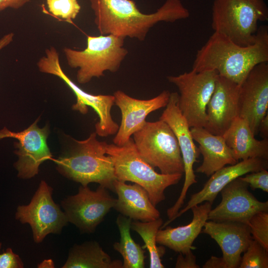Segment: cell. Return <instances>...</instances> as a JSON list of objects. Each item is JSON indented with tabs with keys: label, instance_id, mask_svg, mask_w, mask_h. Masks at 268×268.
Masks as SVG:
<instances>
[{
	"label": "cell",
	"instance_id": "30",
	"mask_svg": "<svg viewBox=\"0 0 268 268\" xmlns=\"http://www.w3.org/2000/svg\"><path fill=\"white\" fill-rule=\"evenodd\" d=\"M240 179L248 184L253 190L260 189L265 192H268V171L267 169H262L245 174Z\"/></svg>",
	"mask_w": 268,
	"mask_h": 268
},
{
	"label": "cell",
	"instance_id": "23",
	"mask_svg": "<svg viewBox=\"0 0 268 268\" xmlns=\"http://www.w3.org/2000/svg\"><path fill=\"white\" fill-rule=\"evenodd\" d=\"M222 135L237 161L253 158L268 159V138L257 139L246 120L237 117Z\"/></svg>",
	"mask_w": 268,
	"mask_h": 268
},
{
	"label": "cell",
	"instance_id": "20",
	"mask_svg": "<svg viewBox=\"0 0 268 268\" xmlns=\"http://www.w3.org/2000/svg\"><path fill=\"white\" fill-rule=\"evenodd\" d=\"M113 188L118 196L113 208L121 214L143 222L160 217V212L150 201L147 191L140 185L127 184L116 179Z\"/></svg>",
	"mask_w": 268,
	"mask_h": 268
},
{
	"label": "cell",
	"instance_id": "29",
	"mask_svg": "<svg viewBox=\"0 0 268 268\" xmlns=\"http://www.w3.org/2000/svg\"><path fill=\"white\" fill-rule=\"evenodd\" d=\"M247 225L253 239L268 251V212L256 213L249 219Z\"/></svg>",
	"mask_w": 268,
	"mask_h": 268
},
{
	"label": "cell",
	"instance_id": "4",
	"mask_svg": "<svg viewBox=\"0 0 268 268\" xmlns=\"http://www.w3.org/2000/svg\"><path fill=\"white\" fill-rule=\"evenodd\" d=\"M106 150L112 160L116 179L130 181L143 187L155 206L165 199V190L178 183L182 177L183 174L156 172L139 155L132 138L121 146L107 143Z\"/></svg>",
	"mask_w": 268,
	"mask_h": 268
},
{
	"label": "cell",
	"instance_id": "37",
	"mask_svg": "<svg viewBox=\"0 0 268 268\" xmlns=\"http://www.w3.org/2000/svg\"><path fill=\"white\" fill-rule=\"evenodd\" d=\"M1 247H2V243L0 242V251L1 249Z\"/></svg>",
	"mask_w": 268,
	"mask_h": 268
},
{
	"label": "cell",
	"instance_id": "9",
	"mask_svg": "<svg viewBox=\"0 0 268 268\" xmlns=\"http://www.w3.org/2000/svg\"><path fill=\"white\" fill-rule=\"evenodd\" d=\"M218 75L215 70H192L177 76H167L168 80L179 90L178 105L190 128L205 127L207 106Z\"/></svg>",
	"mask_w": 268,
	"mask_h": 268
},
{
	"label": "cell",
	"instance_id": "11",
	"mask_svg": "<svg viewBox=\"0 0 268 268\" xmlns=\"http://www.w3.org/2000/svg\"><path fill=\"white\" fill-rule=\"evenodd\" d=\"M101 186L95 191L88 186H81L78 193L61 201V206L68 222L81 233H91L113 208L116 199Z\"/></svg>",
	"mask_w": 268,
	"mask_h": 268
},
{
	"label": "cell",
	"instance_id": "10",
	"mask_svg": "<svg viewBox=\"0 0 268 268\" xmlns=\"http://www.w3.org/2000/svg\"><path fill=\"white\" fill-rule=\"evenodd\" d=\"M52 193V188L42 180L29 203L16 209L15 219L30 226L36 243L50 234H60L68 222L64 211L53 200Z\"/></svg>",
	"mask_w": 268,
	"mask_h": 268
},
{
	"label": "cell",
	"instance_id": "32",
	"mask_svg": "<svg viewBox=\"0 0 268 268\" xmlns=\"http://www.w3.org/2000/svg\"><path fill=\"white\" fill-rule=\"evenodd\" d=\"M176 268H199L196 263V257L190 250L185 254L180 253L177 257Z\"/></svg>",
	"mask_w": 268,
	"mask_h": 268
},
{
	"label": "cell",
	"instance_id": "31",
	"mask_svg": "<svg viewBox=\"0 0 268 268\" xmlns=\"http://www.w3.org/2000/svg\"><path fill=\"white\" fill-rule=\"evenodd\" d=\"M23 263L18 255L11 248H7L0 254V268H23Z\"/></svg>",
	"mask_w": 268,
	"mask_h": 268
},
{
	"label": "cell",
	"instance_id": "1",
	"mask_svg": "<svg viewBox=\"0 0 268 268\" xmlns=\"http://www.w3.org/2000/svg\"><path fill=\"white\" fill-rule=\"evenodd\" d=\"M94 23L100 35L145 40L150 29L159 22H174L190 16L181 0H166L152 13L145 14L132 0H89Z\"/></svg>",
	"mask_w": 268,
	"mask_h": 268
},
{
	"label": "cell",
	"instance_id": "19",
	"mask_svg": "<svg viewBox=\"0 0 268 268\" xmlns=\"http://www.w3.org/2000/svg\"><path fill=\"white\" fill-rule=\"evenodd\" d=\"M201 233L214 239L222 252L227 268H239L241 254L253 239L248 225L235 221H206Z\"/></svg>",
	"mask_w": 268,
	"mask_h": 268
},
{
	"label": "cell",
	"instance_id": "2",
	"mask_svg": "<svg viewBox=\"0 0 268 268\" xmlns=\"http://www.w3.org/2000/svg\"><path fill=\"white\" fill-rule=\"evenodd\" d=\"M268 62V27H259L255 42L239 45L216 32L198 51L192 70H215L219 76L241 85L257 65Z\"/></svg>",
	"mask_w": 268,
	"mask_h": 268
},
{
	"label": "cell",
	"instance_id": "24",
	"mask_svg": "<svg viewBox=\"0 0 268 268\" xmlns=\"http://www.w3.org/2000/svg\"><path fill=\"white\" fill-rule=\"evenodd\" d=\"M63 268H123V262L113 260L96 241L74 245Z\"/></svg>",
	"mask_w": 268,
	"mask_h": 268
},
{
	"label": "cell",
	"instance_id": "12",
	"mask_svg": "<svg viewBox=\"0 0 268 268\" xmlns=\"http://www.w3.org/2000/svg\"><path fill=\"white\" fill-rule=\"evenodd\" d=\"M179 94L170 93L166 108L159 118L171 128L177 139L182 156L185 173V181L180 195L174 204L167 210L168 219L174 216L184 203L190 187L197 182L193 166L199 162L201 154L193 138L191 128L182 114L178 105Z\"/></svg>",
	"mask_w": 268,
	"mask_h": 268
},
{
	"label": "cell",
	"instance_id": "3",
	"mask_svg": "<svg viewBox=\"0 0 268 268\" xmlns=\"http://www.w3.org/2000/svg\"><path fill=\"white\" fill-rule=\"evenodd\" d=\"M96 135L94 132L85 140H74L75 147L53 160L60 173L81 186L96 183L114 191L116 178L112 160L106 155L107 143L98 141Z\"/></svg>",
	"mask_w": 268,
	"mask_h": 268
},
{
	"label": "cell",
	"instance_id": "36",
	"mask_svg": "<svg viewBox=\"0 0 268 268\" xmlns=\"http://www.w3.org/2000/svg\"><path fill=\"white\" fill-rule=\"evenodd\" d=\"M14 35V34L11 32L5 34L0 39V51L12 42Z\"/></svg>",
	"mask_w": 268,
	"mask_h": 268
},
{
	"label": "cell",
	"instance_id": "7",
	"mask_svg": "<svg viewBox=\"0 0 268 268\" xmlns=\"http://www.w3.org/2000/svg\"><path fill=\"white\" fill-rule=\"evenodd\" d=\"M139 155L163 174L184 173V166L176 137L169 126L160 120L146 122L133 134Z\"/></svg>",
	"mask_w": 268,
	"mask_h": 268
},
{
	"label": "cell",
	"instance_id": "26",
	"mask_svg": "<svg viewBox=\"0 0 268 268\" xmlns=\"http://www.w3.org/2000/svg\"><path fill=\"white\" fill-rule=\"evenodd\" d=\"M163 224V220L160 217L149 221L134 220L131 222V228L140 236L144 242L142 247L146 249L149 252L150 268H164L161 258L165 249L164 247H158L156 241L157 232Z\"/></svg>",
	"mask_w": 268,
	"mask_h": 268
},
{
	"label": "cell",
	"instance_id": "25",
	"mask_svg": "<svg viewBox=\"0 0 268 268\" xmlns=\"http://www.w3.org/2000/svg\"><path fill=\"white\" fill-rule=\"evenodd\" d=\"M132 221L131 218L122 214L118 216L116 223L120 234V240L113 244V248L123 258V268H143L145 251L131 236Z\"/></svg>",
	"mask_w": 268,
	"mask_h": 268
},
{
	"label": "cell",
	"instance_id": "13",
	"mask_svg": "<svg viewBox=\"0 0 268 268\" xmlns=\"http://www.w3.org/2000/svg\"><path fill=\"white\" fill-rule=\"evenodd\" d=\"M37 119L26 129L19 132H12L6 128L0 131V139L11 137L17 139L15 153L18 160L15 163L19 178L29 179L39 172L40 165L47 160H53L52 154L47 145L49 128H40Z\"/></svg>",
	"mask_w": 268,
	"mask_h": 268
},
{
	"label": "cell",
	"instance_id": "16",
	"mask_svg": "<svg viewBox=\"0 0 268 268\" xmlns=\"http://www.w3.org/2000/svg\"><path fill=\"white\" fill-rule=\"evenodd\" d=\"M170 93L168 90H164L154 98L140 100L120 90L116 91L113 94L114 102L121 111L122 120L113 140L114 144L121 146L126 143L134 134L144 126L150 113L166 106Z\"/></svg>",
	"mask_w": 268,
	"mask_h": 268
},
{
	"label": "cell",
	"instance_id": "18",
	"mask_svg": "<svg viewBox=\"0 0 268 268\" xmlns=\"http://www.w3.org/2000/svg\"><path fill=\"white\" fill-rule=\"evenodd\" d=\"M268 167V160L253 158L242 160L218 170L210 176L201 191L192 195L186 206L163 223L160 229L165 228L196 205L204 201L212 204L218 193L234 179L249 173L267 169Z\"/></svg>",
	"mask_w": 268,
	"mask_h": 268
},
{
	"label": "cell",
	"instance_id": "27",
	"mask_svg": "<svg viewBox=\"0 0 268 268\" xmlns=\"http://www.w3.org/2000/svg\"><path fill=\"white\" fill-rule=\"evenodd\" d=\"M259 243L252 239L241 257L239 268H268V253Z\"/></svg>",
	"mask_w": 268,
	"mask_h": 268
},
{
	"label": "cell",
	"instance_id": "15",
	"mask_svg": "<svg viewBox=\"0 0 268 268\" xmlns=\"http://www.w3.org/2000/svg\"><path fill=\"white\" fill-rule=\"evenodd\" d=\"M268 109V64L255 66L240 85L238 117L246 120L255 135Z\"/></svg>",
	"mask_w": 268,
	"mask_h": 268
},
{
	"label": "cell",
	"instance_id": "14",
	"mask_svg": "<svg viewBox=\"0 0 268 268\" xmlns=\"http://www.w3.org/2000/svg\"><path fill=\"white\" fill-rule=\"evenodd\" d=\"M249 185L240 177L220 192L221 201L208 215V220L235 221L247 224L251 217L260 211H268V201H259L248 190Z\"/></svg>",
	"mask_w": 268,
	"mask_h": 268
},
{
	"label": "cell",
	"instance_id": "22",
	"mask_svg": "<svg viewBox=\"0 0 268 268\" xmlns=\"http://www.w3.org/2000/svg\"><path fill=\"white\" fill-rule=\"evenodd\" d=\"M191 132L203 157L202 163L196 169V172L209 177L226 165L238 162L222 135L212 134L204 127H192Z\"/></svg>",
	"mask_w": 268,
	"mask_h": 268
},
{
	"label": "cell",
	"instance_id": "8",
	"mask_svg": "<svg viewBox=\"0 0 268 268\" xmlns=\"http://www.w3.org/2000/svg\"><path fill=\"white\" fill-rule=\"evenodd\" d=\"M40 71L55 75L62 79L76 96V102L72 106L73 110L86 114L91 107L97 113L99 120L95 124V133L100 136L106 137L116 134L119 126L112 119L111 109L115 104L112 95H94L87 93L64 72L60 64L59 53L53 46L46 49L45 55L37 63Z\"/></svg>",
	"mask_w": 268,
	"mask_h": 268
},
{
	"label": "cell",
	"instance_id": "17",
	"mask_svg": "<svg viewBox=\"0 0 268 268\" xmlns=\"http://www.w3.org/2000/svg\"><path fill=\"white\" fill-rule=\"evenodd\" d=\"M240 87L236 83L218 75L206 108L204 128L210 133L222 135L238 117Z\"/></svg>",
	"mask_w": 268,
	"mask_h": 268
},
{
	"label": "cell",
	"instance_id": "21",
	"mask_svg": "<svg viewBox=\"0 0 268 268\" xmlns=\"http://www.w3.org/2000/svg\"><path fill=\"white\" fill-rule=\"evenodd\" d=\"M212 204L208 201L193 206L190 209L193 214L192 220L185 226L160 229L157 234V243L166 246L175 252L185 254L192 249V244L201 233Z\"/></svg>",
	"mask_w": 268,
	"mask_h": 268
},
{
	"label": "cell",
	"instance_id": "6",
	"mask_svg": "<svg viewBox=\"0 0 268 268\" xmlns=\"http://www.w3.org/2000/svg\"><path fill=\"white\" fill-rule=\"evenodd\" d=\"M125 39L113 35L88 36L86 48L77 50L65 47L63 53L68 66L78 68L76 79L80 84L99 78L104 72H116L128 55L124 47Z\"/></svg>",
	"mask_w": 268,
	"mask_h": 268
},
{
	"label": "cell",
	"instance_id": "35",
	"mask_svg": "<svg viewBox=\"0 0 268 268\" xmlns=\"http://www.w3.org/2000/svg\"><path fill=\"white\" fill-rule=\"evenodd\" d=\"M259 133L263 138H268V113H267L260 122Z\"/></svg>",
	"mask_w": 268,
	"mask_h": 268
},
{
	"label": "cell",
	"instance_id": "28",
	"mask_svg": "<svg viewBox=\"0 0 268 268\" xmlns=\"http://www.w3.org/2000/svg\"><path fill=\"white\" fill-rule=\"evenodd\" d=\"M46 3L53 16L69 23L75 19L81 9L78 0H46Z\"/></svg>",
	"mask_w": 268,
	"mask_h": 268
},
{
	"label": "cell",
	"instance_id": "34",
	"mask_svg": "<svg viewBox=\"0 0 268 268\" xmlns=\"http://www.w3.org/2000/svg\"><path fill=\"white\" fill-rule=\"evenodd\" d=\"M203 268H227L222 257L212 256L202 266Z\"/></svg>",
	"mask_w": 268,
	"mask_h": 268
},
{
	"label": "cell",
	"instance_id": "5",
	"mask_svg": "<svg viewBox=\"0 0 268 268\" xmlns=\"http://www.w3.org/2000/svg\"><path fill=\"white\" fill-rule=\"evenodd\" d=\"M268 19L264 0H214L213 3L212 28L240 46L253 44L258 22Z\"/></svg>",
	"mask_w": 268,
	"mask_h": 268
},
{
	"label": "cell",
	"instance_id": "33",
	"mask_svg": "<svg viewBox=\"0 0 268 268\" xmlns=\"http://www.w3.org/2000/svg\"><path fill=\"white\" fill-rule=\"evenodd\" d=\"M30 1V0H0V12L8 8L19 9Z\"/></svg>",
	"mask_w": 268,
	"mask_h": 268
}]
</instances>
